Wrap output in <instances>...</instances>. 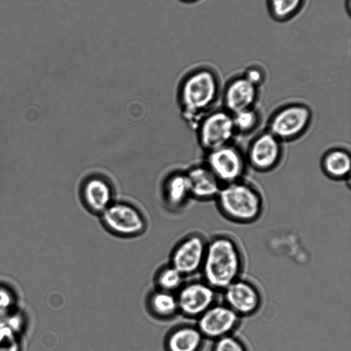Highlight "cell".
<instances>
[{
    "label": "cell",
    "instance_id": "1",
    "mask_svg": "<svg viewBox=\"0 0 351 351\" xmlns=\"http://www.w3.org/2000/svg\"><path fill=\"white\" fill-rule=\"evenodd\" d=\"M220 90V78L214 68L198 65L181 78L178 101L184 121L197 128L202 119L213 110Z\"/></svg>",
    "mask_w": 351,
    "mask_h": 351
},
{
    "label": "cell",
    "instance_id": "2",
    "mask_svg": "<svg viewBox=\"0 0 351 351\" xmlns=\"http://www.w3.org/2000/svg\"><path fill=\"white\" fill-rule=\"evenodd\" d=\"M245 259L241 247L232 236L220 233L207 241L201 269L203 280L221 293L241 278Z\"/></svg>",
    "mask_w": 351,
    "mask_h": 351
},
{
    "label": "cell",
    "instance_id": "3",
    "mask_svg": "<svg viewBox=\"0 0 351 351\" xmlns=\"http://www.w3.org/2000/svg\"><path fill=\"white\" fill-rule=\"evenodd\" d=\"M228 220L242 224L257 221L263 212V198L251 183L241 179L223 184L215 199Z\"/></svg>",
    "mask_w": 351,
    "mask_h": 351
},
{
    "label": "cell",
    "instance_id": "4",
    "mask_svg": "<svg viewBox=\"0 0 351 351\" xmlns=\"http://www.w3.org/2000/svg\"><path fill=\"white\" fill-rule=\"evenodd\" d=\"M311 120L312 111L308 106L289 104L274 112L268 121L267 130L280 141H289L302 136Z\"/></svg>",
    "mask_w": 351,
    "mask_h": 351
},
{
    "label": "cell",
    "instance_id": "5",
    "mask_svg": "<svg viewBox=\"0 0 351 351\" xmlns=\"http://www.w3.org/2000/svg\"><path fill=\"white\" fill-rule=\"evenodd\" d=\"M104 226L121 237H135L146 229V219L142 212L133 204L114 200L101 215Z\"/></svg>",
    "mask_w": 351,
    "mask_h": 351
},
{
    "label": "cell",
    "instance_id": "6",
    "mask_svg": "<svg viewBox=\"0 0 351 351\" xmlns=\"http://www.w3.org/2000/svg\"><path fill=\"white\" fill-rule=\"evenodd\" d=\"M196 129L199 143L206 152L232 143L237 134L232 114L224 108L210 111Z\"/></svg>",
    "mask_w": 351,
    "mask_h": 351
},
{
    "label": "cell",
    "instance_id": "7",
    "mask_svg": "<svg viewBox=\"0 0 351 351\" xmlns=\"http://www.w3.org/2000/svg\"><path fill=\"white\" fill-rule=\"evenodd\" d=\"M204 164L223 185L242 179L246 160L232 143L206 152Z\"/></svg>",
    "mask_w": 351,
    "mask_h": 351
},
{
    "label": "cell",
    "instance_id": "8",
    "mask_svg": "<svg viewBox=\"0 0 351 351\" xmlns=\"http://www.w3.org/2000/svg\"><path fill=\"white\" fill-rule=\"evenodd\" d=\"M219 295L203 279L183 284L176 295L178 311L186 317L197 319L219 301Z\"/></svg>",
    "mask_w": 351,
    "mask_h": 351
},
{
    "label": "cell",
    "instance_id": "9",
    "mask_svg": "<svg viewBox=\"0 0 351 351\" xmlns=\"http://www.w3.org/2000/svg\"><path fill=\"white\" fill-rule=\"evenodd\" d=\"M196 326L207 339L215 341L232 335L239 327L241 317L223 302H217L201 315Z\"/></svg>",
    "mask_w": 351,
    "mask_h": 351
},
{
    "label": "cell",
    "instance_id": "10",
    "mask_svg": "<svg viewBox=\"0 0 351 351\" xmlns=\"http://www.w3.org/2000/svg\"><path fill=\"white\" fill-rule=\"evenodd\" d=\"M223 302L240 317L254 315L261 307L263 296L252 282L239 278L220 293Z\"/></svg>",
    "mask_w": 351,
    "mask_h": 351
},
{
    "label": "cell",
    "instance_id": "11",
    "mask_svg": "<svg viewBox=\"0 0 351 351\" xmlns=\"http://www.w3.org/2000/svg\"><path fill=\"white\" fill-rule=\"evenodd\" d=\"M282 143L267 130L258 134L249 145L246 162L258 171L272 170L280 161Z\"/></svg>",
    "mask_w": 351,
    "mask_h": 351
},
{
    "label": "cell",
    "instance_id": "12",
    "mask_svg": "<svg viewBox=\"0 0 351 351\" xmlns=\"http://www.w3.org/2000/svg\"><path fill=\"white\" fill-rule=\"evenodd\" d=\"M206 245V239L199 233L187 236L173 250L171 264L184 276L200 271Z\"/></svg>",
    "mask_w": 351,
    "mask_h": 351
},
{
    "label": "cell",
    "instance_id": "13",
    "mask_svg": "<svg viewBox=\"0 0 351 351\" xmlns=\"http://www.w3.org/2000/svg\"><path fill=\"white\" fill-rule=\"evenodd\" d=\"M113 183L101 173H92L81 183L80 195L90 212L101 215L114 200Z\"/></svg>",
    "mask_w": 351,
    "mask_h": 351
},
{
    "label": "cell",
    "instance_id": "14",
    "mask_svg": "<svg viewBox=\"0 0 351 351\" xmlns=\"http://www.w3.org/2000/svg\"><path fill=\"white\" fill-rule=\"evenodd\" d=\"M258 94V87L243 75L232 77L227 82L223 93V108L231 114L254 108Z\"/></svg>",
    "mask_w": 351,
    "mask_h": 351
},
{
    "label": "cell",
    "instance_id": "15",
    "mask_svg": "<svg viewBox=\"0 0 351 351\" xmlns=\"http://www.w3.org/2000/svg\"><path fill=\"white\" fill-rule=\"evenodd\" d=\"M185 171L192 198L199 201L215 199L223 184L204 163Z\"/></svg>",
    "mask_w": 351,
    "mask_h": 351
},
{
    "label": "cell",
    "instance_id": "16",
    "mask_svg": "<svg viewBox=\"0 0 351 351\" xmlns=\"http://www.w3.org/2000/svg\"><path fill=\"white\" fill-rule=\"evenodd\" d=\"M162 195L165 204L171 210L180 209L186 204L191 197L185 171H174L165 178Z\"/></svg>",
    "mask_w": 351,
    "mask_h": 351
},
{
    "label": "cell",
    "instance_id": "17",
    "mask_svg": "<svg viewBox=\"0 0 351 351\" xmlns=\"http://www.w3.org/2000/svg\"><path fill=\"white\" fill-rule=\"evenodd\" d=\"M205 338L196 326L183 325L171 331L166 337V351H200Z\"/></svg>",
    "mask_w": 351,
    "mask_h": 351
},
{
    "label": "cell",
    "instance_id": "18",
    "mask_svg": "<svg viewBox=\"0 0 351 351\" xmlns=\"http://www.w3.org/2000/svg\"><path fill=\"white\" fill-rule=\"evenodd\" d=\"M322 167L329 178L337 180H346L350 174V154L342 148L331 149L324 155Z\"/></svg>",
    "mask_w": 351,
    "mask_h": 351
},
{
    "label": "cell",
    "instance_id": "19",
    "mask_svg": "<svg viewBox=\"0 0 351 351\" xmlns=\"http://www.w3.org/2000/svg\"><path fill=\"white\" fill-rule=\"evenodd\" d=\"M148 306L154 315L161 319L171 318L179 312L176 295L160 289L149 295Z\"/></svg>",
    "mask_w": 351,
    "mask_h": 351
},
{
    "label": "cell",
    "instance_id": "20",
    "mask_svg": "<svg viewBox=\"0 0 351 351\" xmlns=\"http://www.w3.org/2000/svg\"><path fill=\"white\" fill-rule=\"evenodd\" d=\"M307 0H266L270 17L278 23L295 18L304 8Z\"/></svg>",
    "mask_w": 351,
    "mask_h": 351
},
{
    "label": "cell",
    "instance_id": "21",
    "mask_svg": "<svg viewBox=\"0 0 351 351\" xmlns=\"http://www.w3.org/2000/svg\"><path fill=\"white\" fill-rule=\"evenodd\" d=\"M184 276L171 264L162 267L158 272L156 282L158 289L173 293L183 285Z\"/></svg>",
    "mask_w": 351,
    "mask_h": 351
},
{
    "label": "cell",
    "instance_id": "22",
    "mask_svg": "<svg viewBox=\"0 0 351 351\" xmlns=\"http://www.w3.org/2000/svg\"><path fill=\"white\" fill-rule=\"evenodd\" d=\"M232 114L237 133H250L259 123V114L254 107Z\"/></svg>",
    "mask_w": 351,
    "mask_h": 351
},
{
    "label": "cell",
    "instance_id": "23",
    "mask_svg": "<svg viewBox=\"0 0 351 351\" xmlns=\"http://www.w3.org/2000/svg\"><path fill=\"white\" fill-rule=\"evenodd\" d=\"M211 351H250L245 343L234 334L213 341Z\"/></svg>",
    "mask_w": 351,
    "mask_h": 351
},
{
    "label": "cell",
    "instance_id": "24",
    "mask_svg": "<svg viewBox=\"0 0 351 351\" xmlns=\"http://www.w3.org/2000/svg\"><path fill=\"white\" fill-rule=\"evenodd\" d=\"M242 75L258 88L264 83L266 79L265 69L258 64H252L247 66Z\"/></svg>",
    "mask_w": 351,
    "mask_h": 351
},
{
    "label": "cell",
    "instance_id": "25",
    "mask_svg": "<svg viewBox=\"0 0 351 351\" xmlns=\"http://www.w3.org/2000/svg\"><path fill=\"white\" fill-rule=\"evenodd\" d=\"M182 3H188V4H191V3H197L201 0H178Z\"/></svg>",
    "mask_w": 351,
    "mask_h": 351
}]
</instances>
